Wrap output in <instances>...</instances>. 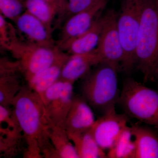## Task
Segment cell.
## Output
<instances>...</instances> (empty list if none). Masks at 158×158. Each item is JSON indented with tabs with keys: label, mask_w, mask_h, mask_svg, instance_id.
I'll use <instances>...</instances> for the list:
<instances>
[{
	"label": "cell",
	"mask_w": 158,
	"mask_h": 158,
	"mask_svg": "<svg viewBox=\"0 0 158 158\" xmlns=\"http://www.w3.org/2000/svg\"><path fill=\"white\" fill-rule=\"evenodd\" d=\"M69 55L60 50L54 62L42 71L34 75L28 81L29 88L40 96L60 78L64 64Z\"/></svg>",
	"instance_id": "cell-16"
},
{
	"label": "cell",
	"mask_w": 158,
	"mask_h": 158,
	"mask_svg": "<svg viewBox=\"0 0 158 158\" xmlns=\"http://www.w3.org/2000/svg\"><path fill=\"white\" fill-rule=\"evenodd\" d=\"M26 10L42 22L49 31L52 33V24L58 10L52 5L44 0H22Z\"/></svg>",
	"instance_id": "cell-21"
},
{
	"label": "cell",
	"mask_w": 158,
	"mask_h": 158,
	"mask_svg": "<svg viewBox=\"0 0 158 158\" xmlns=\"http://www.w3.org/2000/svg\"><path fill=\"white\" fill-rule=\"evenodd\" d=\"M0 151L2 155L12 157L25 150L22 131L12 110L0 105Z\"/></svg>",
	"instance_id": "cell-10"
},
{
	"label": "cell",
	"mask_w": 158,
	"mask_h": 158,
	"mask_svg": "<svg viewBox=\"0 0 158 158\" xmlns=\"http://www.w3.org/2000/svg\"><path fill=\"white\" fill-rule=\"evenodd\" d=\"M95 120L93 110L85 99L74 96L63 127L68 134L83 133L90 130Z\"/></svg>",
	"instance_id": "cell-12"
},
{
	"label": "cell",
	"mask_w": 158,
	"mask_h": 158,
	"mask_svg": "<svg viewBox=\"0 0 158 158\" xmlns=\"http://www.w3.org/2000/svg\"><path fill=\"white\" fill-rule=\"evenodd\" d=\"M135 66L144 81L158 79V0H141Z\"/></svg>",
	"instance_id": "cell-2"
},
{
	"label": "cell",
	"mask_w": 158,
	"mask_h": 158,
	"mask_svg": "<svg viewBox=\"0 0 158 158\" xmlns=\"http://www.w3.org/2000/svg\"><path fill=\"white\" fill-rule=\"evenodd\" d=\"M112 65L101 63L93 72L89 73L82 86L83 98L96 111L102 114L115 107L118 94L117 72Z\"/></svg>",
	"instance_id": "cell-3"
},
{
	"label": "cell",
	"mask_w": 158,
	"mask_h": 158,
	"mask_svg": "<svg viewBox=\"0 0 158 158\" xmlns=\"http://www.w3.org/2000/svg\"><path fill=\"white\" fill-rule=\"evenodd\" d=\"M102 25L103 17L101 15L85 33L57 46L60 50L69 55L91 52L98 45Z\"/></svg>",
	"instance_id": "cell-15"
},
{
	"label": "cell",
	"mask_w": 158,
	"mask_h": 158,
	"mask_svg": "<svg viewBox=\"0 0 158 158\" xmlns=\"http://www.w3.org/2000/svg\"><path fill=\"white\" fill-rule=\"evenodd\" d=\"M6 49L19 63L23 76L26 81L42 71L55 61L60 49L23 41L16 38L10 42Z\"/></svg>",
	"instance_id": "cell-6"
},
{
	"label": "cell",
	"mask_w": 158,
	"mask_h": 158,
	"mask_svg": "<svg viewBox=\"0 0 158 158\" xmlns=\"http://www.w3.org/2000/svg\"><path fill=\"white\" fill-rule=\"evenodd\" d=\"M11 106L24 138V157L58 158L49 135L50 122L39 94L24 85Z\"/></svg>",
	"instance_id": "cell-1"
},
{
	"label": "cell",
	"mask_w": 158,
	"mask_h": 158,
	"mask_svg": "<svg viewBox=\"0 0 158 158\" xmlns=\"http://www.w3.org/2000/svg\"><path fill=\"white\" fill-rule=\"evenodd\" d=\"M19 68L0 69V105L10 108L23 86Z\"/></svg>",
	"instance_id": "cell-18"
},
{
	"label": "cell",
	"mask_w": 158,
	"mask_h": 158,
	"mask_svg": "<svg viewBox=\"0 0 158 158\" xmlns=\"http://www.w3.org/2000/svg\"><path fill=\"white\" fill-rule=\"evenodd\" d=\"M49 135L58 158H79L75 148L64 128L51 124Z\"/></svg>",
	"instance_id": "cell-20"
},
{
	"label": "cell",
	"mask_w": 158,
	"mask_h": 158,
	"mask_svg": "<svg viewBox=\"0 0 158 158\" xmlns=\"http://www.w3.org/2000/svg\"><path fill=\"white\" fill-rule=\"evenodd\" d=\"M102 17V27L96 51L101 63L118 69L123 60V52L117 29L118 16L114 10H110Z\"/></svg>",
	"instance_id": "cell-8"
},
{
	"label": "cell",
	"mask_w": 158,
	"mask_h": 158,
	"mask_svg": "<svg viewBox=\"0 0 158 158\" xmlns=\"http://www.w3.org/2000/svg\"><path fill=\"white\" fill-rule=\"evenodd\" d=\"M101 63L96 49L88 53L69 55L59 80L73 84L78 79L87 76L92 66Z\"/></svg>",
	"instance_id": "cell-14"
},
{
	"label": "cell",
	"mask_w": 158,
	"mask_h": 158,
	"mask_svg": "<svg viewBox=\"0 0 158 158\" xmlns=\"http://www.w3.org/2000/svg\"><path fill=\"white\" fill-rule=\"evenodd\" d=\"M141 0H122L117 29L123 52L122 69L126 72L135 66V52L140 27Z\"/></svg>",
	"instance_id": "cell-5"
},
{
	"label": "cell",
	"mask_w": 158,
	"mask_h": 158,
	"mask_svg": "<svg viewBox=\"0 0 158 158\" xmlns=\"http://www.w3.org/2000/svg\"><path fill=\"white\" fill-rule=\"evenodd\" d=\"M127 116L118 114L115 107L110 109L95 120L90 131L99 147L109 150L127 126Z\"/></svg>",
	"instance_id": "cell-9"
},
{
	"label": "cell",
	"mask_w": 158,
	"mask_h": 158,
	"mask_svg": "<svg viewBox=\"0 0 158 158\" xmlns=\"http://www.w3.org/2000/svg\"><path fill=\"white\" fill-rule=\"evenodd\" d=\"M25 9L22 0H0L1 14L15 22Z\"/></svg>",
	"instance_id": "cell-23"
},
{
	"label": "cell",
	"mask_w": 158,
	"mask_h": 158,
	"mask_svg": "<svg viewBox=\"0 0 158 158\" xmlns=\"http://www.w3.org/2000/svg\"><path fill=\"white\" fill-rule=\"evenodd\" d=\"M76 149L79 158H108L92 135L90 130L80 133L68 134Z\"/></svg>",
	"instance_id": "cell-19"
},
{
	"label": "cell",
	"mask_w": 158,
	"mask_h": 158,
	"mask_svg": "<svg viewBox=\"0 0 158 158\" xmlns=\"http://www.w3.org/2000/svg\"><path fill=\"white\" fill-rule=\"evenodd\" d=\"M109 0H100L90 8L73 15L65 21L57 45L78 37L88 31L101 16Z\"/></svg>",
	"instance_id": "cell-11"
},
{
	"label": "cell",
	"mask_w": 158,
	"mask_h": 158,
	"mask_svg": "<svg viewBox=\"0 0 158 158\" xmlns=\"http://www.w3.org/2000/svg\"><path fill=\"white\" fill-rule=\"evenodd\" d=\"M73 85L59 80L40 96L51 124L63 127L74 97Z\"/></svg>",
	"instance_id": "cell-7"
},
{
	"label": "cell",
	"mask_w": 158,
	"mask_h": 158,
	"mask_svg": "<svg viewBox=\"0 0 158 158\" xmlns=\"http://www.w3.org/2000/svg\"><path fill=\"white\" fill-rule=\"evenodd\" d=\"M15 23L18 30L28 40V42L49 47L56 46L52 33L44 24L27 10Z\"/></svg>",
	"instance_id": "cell-13"
},
{
	"label": "cell",
	"mask_w": 158,
	"mask_h": 158,
	"mask_svg": "<svg viewBox=\"0 0 158 158\" xmlns=\"http://www.w3.org/2000/svg\"><path fill=\"white\" fill-rule=\"evenodd\" d=\"M118 102L129 116L158 129V91L134 79L123 82Z\"/></svg>",
	"instance_id": "cell-4"
},
{
	"label": "cell",
	"mask_w": 158,
	"mask_h": 158,
	"mask_svg": "<svg viewBox=\"0 0 158 158\" xmlns=\"http://www.w3.org/2000/svg\"><path fill=\"white\" fill-rule=\"evenodd\" d=\"M100 0H68V6L64 17L66 18L94 6Z\"/></svg>",
	"instance_id": "cell-25"
},
{
	"label": "cell",
	"mask_w": 158,
	"mask_h": 158,
	"mask_svg": "<svg viewBox=\"0 0 158 158\" xmlns=\"http://www.w3.org/2000/svg\"><path fill=\"white\" fill-rule=\"evenodd\" d=\"M54 6L58 10L60 20L66 13L68 6V0H44Z\"/></svg>",
	"instance_id": "cell-26"
},
{
	"label": "cell",
	"mask_w": 158,
	"mask_h": 158,
	"mask_svg": "<svg viewBox=\"0 0 158 158\" xmlns=\"http://www.w3.org/2000/svg\"><path fill=\"white\" fill-rule=\"evenodd\" d=\"M15 29L7 19L0 14V44L2 48L6 49L10 42L17 38Z\"/></svg>",
	"instance_id": "cell-24"
},
{
	"label": "cell",
	"mask_w": 158,
	"mask_h": 158,
	"mask_svg": "<svg viewBox=\"0 0 158 158\" xmlns=\"http://www.w3.org/2000/svg\"><path fill=\"white\" fill-rule=\"evenodd\" d=\"M133 138L131 127L127 126L109 150L108 158H135V145Z\"/></svg>",
	"instance_id": "cell-22"
},
{
	"label": "cell",
	"mask_w": 158,
	"mask_h": 158,
	"mask_svg": "<svg viewBox=\"0 0 158 158\" xmlns=\"http://www.w3.org/2000/svg\"><path fill=\"white\" fill-rule=\"evenodd\" d=\"M131 128L135 145V158H158L157 135L139 125H134Z\"/></svg>",
	"instance_id": "cell-17"
}]
</instances>
